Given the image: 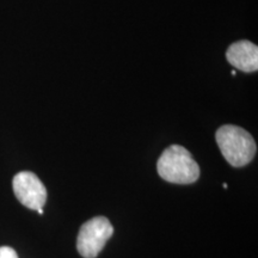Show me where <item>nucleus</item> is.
Segmentation results:
<instances>
[{"mask_svg":"<svg viewBox=\"0 0 258 258\" xmlns=\"http://www.w3.org/2000/svg\"><path fill=\"white\" fill-rule=\"evenodd\" d=\"M159 176L175 184H191L200 177V166L186 148L179 145L167 147L157 163Z\"/></svg>","mask_w":258,"mask_h":258,"instance_id":"1","label":"nucleus"},{"mask_svg":"<svg viewBox=\"0 0 258 258\" xmlns=\"http://www.w3.org/2000/svg\"><path fill=\"white\" fill-rule=\"evenodd\" d=\"M215 139L222 156L232 166L247 165L256 156L257 146L253 138L249 132L238 125H222L218 129Z\"/></svg>","mask_w":258,"mask_h":258,"instance_id":"2","label":"nucleus"},{"mask_svg":"<svg viewBox=\"0 0 258 258\" xmlns=\"http://www.w3.org/2000/svg\"><path fill=\"white\" fill-rule=\"evenodd\" d=\"M114 233V227L104 217L90 219L80 227L77 249L84 258H95L98 256Z\"/></svg>","mask_w":258,"mask_h":258,"instance_id":"3","label":"nucleus"},{"mask_svg":"<svg viewBox=\"0 0 258 258\" xmlns=\"http://www.w3.org/2000/svg\"><path fill=\"white\" fill-rule=\"evenodd\" d=\"M14 191L22 205L32 211L43 208L47 201V190L41 179L30 171H22L15 176Z\"/></svg>","mask_w":258,"mask_h":258,"instance_id":"4","label":"nucleus"},{"mask_svg":"<svg viewBox=\"0 0 258 258\" xmlns=\"http://www.w3.org/2000/svg\"><path fill=\"white\" fill-rule=\"evenodd\" d=\"M226 57L241 72L252 73L258 70V48L250 41L243 40L231 44L226 51Z\"/></svg>","mask_w":258,"mask_h":258,"instance_id":"5","label":"nucleus"},{"mask_svg":"<svg viewBox=\"0 0 258 258\" xmlns=\"http://www.w3.org/2000/svg\"><path fill=\"white\" fill-rule=\"evenodd\" d=\"M0 258H18V254L12 247L2 246L0 247Z\"/></svg>","mask_w":258,"mask_h":258,"instance_id":"6","label":"nucleus"}]
</instances>
